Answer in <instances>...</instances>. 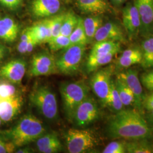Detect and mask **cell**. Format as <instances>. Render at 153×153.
I'll use <instances>...</instances> for the list:
<instances>
[{"mask_svg":"<svg viewBox=\"0 0 153 153\" xmlns=\"http://www.w3.org/2000/svg\"><path fill=\"white\" fill-rule=\"evenodd\" d=\"M107 133L112 139H150L152 128L137 109H122L109 120Z\"/></svg>","mask_w":153,"mask_h":153,"instance_id":"6da1fadb","label":"cell"},{"mask_svg":"<svg viewBox=\"0 0 153 153\" xmlns=\"http://www.w3.org/2000/svg\"><path fill=\"white\" fill-rule=\"evenodd\" d=\"M45 132L43 123L34 115L28 114L24 115L6 134L16 147H22L36 141Z\"/></svg>","mask_w":153,"mask_h":153,"instance_id":"7a4b0ae2","label":"cell"},{"mask_svg":"<svg viewBox=\"0 0 153 153\" xmlns=\"http://www.w3.org/2000/svg\"><path fill=\"white\" fill-rule=\"evenodd\" d=\"M89 88L83 81L65 82L61 84L60 93L67 119L73 121L78 105L88 97Z\"/></svg>","mask_w":153,"mask_h":153,"instance_id":"3957f363","label":"cell"},{"mask_svg":"<svg viewBox=\"0 0 153 153\" xmlns=\"http://www.w3.org/2000/svg\"><path fill=\"white\" fill-rule=\"evenodd\" d=\"M29 99L45 118L49 120H53L57 118V99L54 93L48 86L40 85L33 88L29 95Z\"/></svg>","mask_w":153,"mask_h":153,"instance_id":"277c9868","label":"cell"},{"mask_svg":"<svg viewBox=\"0 0 153 153\" xmlns=\"http://www.w3.org/2000/svg\"><path fill=\"white\" fill-rule=\"evenodd\" d=\"M65 141L67 149L70 153L86 152L95 148L99 142L92 131L72 128L66 132Z\"/></svg>","mask_w":153,"mask_h":153,"instance_id":"5b68a950","label":"cell"},{"mask_svg":"<svg viewBox=\"0 0 153 153\" xmlns=\"http://www.w3.org/2000/svg\"><path fill=\"white\" fill-rule=\"evenodd\" d=\"M64 50L60 57L56 59L57 69L60 73L71 76L79 70L85 52L86 45H71Z\"/></svg>","mask_w":153,"mask_h":153,"instance_id":"8992f818","label":"cell"},{"mask_svg":"<svg viewBox=\"0 0 153 153\" xmlns=\"http://www.w3.org/2000/svg\"><path fill=\"white\" fill-rule=\"evenodd\" d=\"M115 69L114 66L109 65L98 70L94 74L90 80V86L93 93L103 105H105Z\"/></svg>","mask_w":153,"mask_h":153,"instance_id":"52a82bcc","label":"cell"},{"mask_svg":"<svg viewBox=\"0 0 153 153\" xmlns=\"http://www.w3.org/2000/svg\"><path fill=\"white\" fill-rule=\"evenodd\" d=\"M58 71L56 58L47 52H41L33 55L28 71L29 76H49Z\"/></svg>","mask_w":153,"mask_h":153,"instance_id":"ba28073f","label":"cell"},{"mask_svg":"<svg viewBox=\"0 0 153 153\" xmlns=\"http://www.w3.org/2000/svg\"><path fill=\"white\" fill-rule=\"evenodd\" d=\"M100 110L97 102L91 97L85 99L76 108L73 121L79 127H85L98 120Z\"/></svg>","mask_w":153,"mask_h":153,"instance_id":"9c48e42d","label":"cell"},{"mask_svg":"<svg viewBox=\"0 0 153 153\" xmlns=\"http://www.w3.org/2000/svg\"><path fill=\"white\" fill-rule=\"evenodd\" d=\"M117 78H119L131 90L134 97V104L136 108L141 110L145 99L143 94L142 84L138 76V72L136 69L128 68L120 71Z\"/></svg>","mask_w":153,"mask_h":153,"instance_id":"30bf717a","label":"cell"},{"mask_svg":"<svg viewBox=\"0 0 153 153\" xmlns=\"http://www.w3.org/2000/svg\"><path fill=\"white\" fill-rule=\"evenodd\" d=\"M122 18L123 26L128 38L130 40L136 38L141 32V21L134 4L129 3L123 8Z\"/></svg>","mask_w":153,"mask_h":153,"instance_id":"8fae6325","label":"cell"},{"mask_svg":"<svg viewBox=\"0 0 153 153\" xmlns=\"http://www.w3.org/2000/svg\"><path fill=\"white\" fill-rule=\"evenodd\" d=\"M27 63L22 59H14L0 67V76L14 84H20L25 75Z\"/></svg>","mask_w":153,"mask_h":153,"instance_id":"7c38bea8","label":"cell"},{"mask_svg":"<svg viewBox=\"0 0 153 153\" xmlns=\"http://www.w3.org/2000/svg\"><path fill=\"white\" fill-rule=\"evenodd\" d=\"M96 42L110 40L126 43V33L119 24L114 22H108L103 24L97 31L94 39Z\"/></svg>","mask_w":153,"mask_h":153,"instance_id":"4fadbf2b","label":"cell"},{"mask_svg":"<svg viewBox=\"0 0 153 153\" xmlns=\"http://www.w3.org/2000/svg\"><path fill=\"white\" fill-rule=\"evenodd\" d=\"M141 21L140 33L148 36L153 28V0H134Z\"/></svg>","mask_w":153,"mask_h":153,"instance_id":"5bb4252c","label":"cell"},{"mask_svg":"<svg viewBox=\"0 0 153 153\" xmlns=\"http://www.w3.org/2000/svg\"><path fill=\"white\" fill-rule=\"evenodd\" d=\"M23 104V99L19 94L0 100V119L4 122L12 120L21 111Z\"/></svg>","mask_w":153,"mask_h":153,"instance_id":"9a60e30c","label":"cell"},{"mask_svg":"<svg viewBox=\"0 0 153 153\" xmlns=\"http://www.w3.org/2000/svg\"><path fill=\"white\" fill-rule=\"evenodd\" d=\"M60 0H33L31 11L36 18H48L56 15L60 10Z\"/></svg>","mask_w":153,"mask_h":153,"instance_id":"2e32d148","label":"cell"},{"mask_svg":"<svg viewBox=\"0 0 153 153\" xmlns=\"http://www.w3.org/2000/svg\"><path fill=\"white\" fill-rule=\"evenodd\" d=\"M76 4L82 13L90 16H102L111 10L107 0H76Z\"/></svg>","mask_w":153,"mask_h":153,"instance_id":"e0dca14e","label":"cell"},{"mask_svg":"<svg viewBox=\"0 0 153 153\" xmlns=\"http://www.w3.org/2000/svg\"><path fill=\"white\" fill-rule=\"evenodd\" d=\"M19 31V25L13 18L5 16L0 19V39L12 43L17 38Z\"/></svg>","mask_w":153,"mask_h":153,"instance_id":"ac0fdd59","label":"cell"},{"mask_svg":"<svg viewBox=\"0 0 153 153\" xmlns=\"http://www.w3.org/2000/svg\"><path fill=\"white\" fill-rule=\"evenodd\" d=\"M36 142V147L40 153H58L62 149L59 138L53 133H44Z\"/></svg>","mask_w":153,"mask_h":153,"instance_id":"d6986e66","label":"cell"},{"mask_svg":"<svg viewBox=\"0 0 153 153\" xmlns=\"http://www.w3.org/2000/svg\"><path fill=\"white\" fill-rule=\"evenodd\" d=\"M121 51L120 42L105 40L97 42L94 45L89 57H99L112 53H118Z\"/></svg>","mask_w":153,"mask_h":153,"instance_id":"ffe728a7","label":"cell"},{"mask_svg":"<svg viewBox=\"0 0 153 153\" xmlns=\"http://www.w3.org/2000/svg\"><path fill=\"white\" fill-rule=\"evenodd\" d=\"M29 29L32 37L38 44L47 43L52 38L51 30L47 19L34 24Z\"/></svg>","mask_w":153,"mask_h":153,"instance_id":"44dd1931","label":"cell"},{"mask_svg":"<svg viewBox=\"0 0 153 153\" xmlns=\"http://www.w3.org/2000/svg\"><path fill=\"white\" fill-rule=\"evenodd\" d=\"M126 153H153V143L148 138L126 142Z\"/></svg>","mask_w":153,"mask_h":153,"instance_id":"7402d4cb","label":"cell"},{"mask_svg":"<svg viewBox=\"0 0 153 153\" xmlns=\"http://www.w3.org/2000/svg\"><path fill=\"white\" fill-rule=\"evenodd\" d=\"M102 16H90L83 19V24L88 43L94 39L95 35L103 24Z\"/></svg>","mask_w":153,"mask_h":153,"instance_id":"603a6c76","label":"cell"},{"mask_svg":"<svg viewBox=\"0 0 153 153\" xmlns=\"http://www.w3.org/2000/svg\"><path fill=\"white\" fill-rule=\"evenodd\" d=\"M141 65L144 68H153V36L150 35L142 42Z\"/></svg>","mask_w":153,"mask_h":153,"instance_id":"cb8c5ba5","label":"cell"},{"mask_svg":"<svg viewBox=\"0 0 153 153\" xmlns=\"http://www.w3.org/2000/svg\"><path fill=\"white\" fill-rule=\"evenodd\" d=\"M105 105L108 106L111 111L115 113L120 111L124 107L116 87L115 81L113 79L112 80L109 93L106 99Z\"/></svg>","mask_w":153,"mask_h":153,"instance_id":"d4e9b609","label":"cell"},{"mask_svg":"<svg viewBox=\"0 0 153 153\" xmlns=\"http://www.w3.org/2000/svg\"><path fill=\"white\" fill-rule=\"evenodd\" d=\"M117 53H112L99 57H89L86 63V70L88 73L95 71L103 66L109 64Z\"/></svg>","mask_w":153,"mask_h":153,"instance_id":"484cf974","label":"cell"},{"mask_svg":"<svg viewBox=\"0 0 153 153\" xmlns=\"http://www.w3.org/2000/svg\"><path fill=\"white\" fill-rule=\"evenodd\" d=\"M69 38L71 41V45L76 44L86 45V44L88 43V38L86 36L83 24V19L79 17L76 27L73 31Z\"/></svg>","mask_w":153,"mask_h":153,"instance_id":"4316f807","label":"cell"},{"mask_svg":"<svg viewBox=\"0 0 153 153\" xmlns=\"http://www.w3.org/2000/svg\"><path fill=\"white\" fill-rule=\"evenodd\" d=\"M115 82L116 87L124 106H129L134 104L135 99L134 95L124 82L118 78H116Z\"/></svg>","mask_w":153,"mask_h":153,"instance_id":"83f0119b","label":"cell"},{"mask_svg":"<svg viewBox=\"0 0 153 153\" xmlns=\"http://www.w3.org/2000/svg\"><path fill=\"white\" fill-rule=\"evenodd\" d=\"M78 19L79 17L71 11L65 14L64 20L61 28L60 34L69 37L73 31L76 27Z\"/></svg>","mask_w":153,"mask_h":153,"instance_id":"f1b7e54d","label":"cell"},{"mask_svg":"<svg viewBox=\"0 0 153 153\" xmlns=\"http://www.w3.org/2000/svg\"><path fill=\"white\" fill-rule=\"evenodd\" d=\"M47 43L49 48L53 52L66 49L71 45L69 38L61 34L50 39Z\"/></svg>","mask_w":153,"mask_h":153,"instance_id":"f546056e","label":"cell"},{"mask_svg":"<svg viewBox=\"0 0 153 153\" xmlns=\"http://www.w3.org/2000/svg\"><path fill=\"white\" fill-rule=\"evenodd\" d=\"M142 60V54L133 56L121 55L117 60L116 68H117L119 70L128 69L131 66L141 64Z\"/></svg>","mask_w":153,"mask_h":153,"instance_id":"4dcf8cb0","label":"cell"},{"mask_svg":"<svg viewBox=\"0 0 153 153\" xmlns=\"http://www.w3.org/2000/svg\"><path fill=\"white\" fill-rule=\"evenodd\" d=\"M65 14H62L57 16H51L47 19L51 30L52 38L60 34L61 28L64 20Z\"/></svg>","mask_w":153,"mask_h":153,"instance_id":"1f68e13d","label":"cell"},{"mask_svg":"<svg viewBox=\"0 0 153 153\" xmlns=\"http://www.w3.org/2000/svg\"><path fill=\"white\" fill-rule=\"evenodd\" d=\"M16 88L8 82H0V100L10 98L17 95Z\"/></svg>","mask_w":153,"mask_h":153,"instance_id":"d6a6232c","label":"cell"},{"mask_svg":"<svg viewBox=\"0 0 153 153\" xmlns=\"http://www.w3.org/2000/svg\"><path fill=\"white\" fill-rule=\"evenodd\" d=\"M103 153H126V141L124 140L110 142L103 150Z\"/></svg>","mask_w":153,"mask_h":153,"instance_id":"836d02e7","label":"cell"},{"mask_svg":"<svg viewBox=\"0 0 153 153\" xmlns=\"http://www.w3.org/2000/svg\"><path fill=\"white\" fill-rule=\"evenodd\" d=\"M142 86L153 93V69L143 73L140 76Z\"/></svg>","mask_w":153,"mask_h":153,"instance_id":"e575fe53","label":"cell"},{"mask_svg":"<svg viewBox=\"0 0 153 153\" xmlns=\"http://www.w3.org/2000/svg\"><path fill=\"white\" fill-rule=\"evenodd\" d=\"M22 0H0V3L11 10L18 8L22 3Z\"/></svg>","mask_w":153,"mask_h":153,"instance_id":"d590c367","label":"cell"},{"mask_svg":"<svg viewBox=\"0 0 153 153\" xmlns=\"http://www.w3.org/2000/svg\"><path fill=\"white\" fill-rule=\"evenodd\" d=\"M142 107L149 112L153 110V98L150 95L145 97L142 103Z\"/></svg>","mask_w":153,"mask_h":153,"instance_id":"8d00e7d4","label":"cell"},{"mask_svg":"<svg viewBox=\"0 0 153 153\" xmlns=\"http://www.w3.org/2000/svg\"><path fill=\"white\" fill-rule=\"evenodd\" d=\"M28 42L20 41L19 42V43L17 45V51L19 53L21 54L27 53V45Z\"/></svg>","mask_w":153,"mask_h":153,"instance_id":"74e56055","label":"cell"},{"mask_svg":"<svg viewBox=\"0 0 153 153\" xmlns=\"http://www.w3.org/2000/svg\"><path fill=\"white\" fill-rule=\"evenodd\" d=\"M38 44L36 42V41L33 38V37L30 39L28 42L27 45V53H30L32 52L33 50Z\"/></svg>","mask_w":153,"mask_h":153,"instance_id":"f35d334b","label":"cell"},{"mask_svg":"<svg viewBox=\"0 0 153 153\" xmlns=\"http://www.w3.org/2000/svg\"><path fill=\"white\" fill-rule=\"evenodd\" d=\"M16 147V146L14 145V143L11 141L6 143V149L7 153H13Z\"/></svg>","mask_w":153,"mask_h":153,"instance_id":"ab89813d","label":"cell"},{"mask_svg":"<svg viewBox=\"0 0 153 153\" xmlns=\"http://www.w3.org/2000/svg\"><path fill=\"white\" fill-rule=\"evenodd\" d=\"M6 50L5 47L3 45L0 44V61L4 58L6 55Z\"/></svg>","mask_w":153,"mask_h":153,"instance_id":"60d3db41","label":"cell"},{"mask_svg":"<svg viewBox=\"0 0 153 153\" xmlns=\"http://www.w3.org/2000/svg\"><path fill=\"white\" fill-rule=\"evenodd\" d=\"M6 143L3 141L1 137H0V153H6Z\"/></svg>","mask_w":153,"mask_h":153,"instance_id":"b9f144b4","label":"cell"},{"mask_svg":"<svg viewBox=\"0 0 153 153\" xmlns=\"http://www.w3.org/2000/svg\"><path fill=\"white\" fill-rule=\"evenodd\" d=\"M111 1L116 6L122 5L126 1V0H111Z\"/></svg>","mask_w":153,"mask_h":153,"instance_id":"7bdbcfd3","label":"cell"},{"mask_svg":"<svg viewBox=\"0 0 153 153\" xmlns=\"http://www.w3.org/2000/svg\"><path fill=\"white\" fill-rule=\"evenodd\" d=\"M31 150L30 148H25L18 150L16 152L17 153H31Z\"/></svg>","mask_w":153,"mask_h":153,"instance_id":"ee69618b","label":"cell"},{"mask_svg":"<svg viewBox=\"0 0 153 153\" xmlns=\"http://www.w3.org/2000/svg\"><path fill=\"white\" fill-rule=\"evenodd\" d=\"M148 120L149 119H153V110L151 111H149V114L148 115Z\"/></svg>","mask_w":153,"mask_h":153,"instance_id":"f6af8a7d","label":"cell"},{"mask_svg":"<svg viewBox=\"0 0 153 153\" xmlns=\"http://www.w3.org/2000/svg\"><path fill=\"white\" fill-rule=\"evenodd\" d=\"M149 122H150L152 124H153V119H149Z\"/></svg>","mask_w":153,"mask_h":153,"instance_id":"bcb514c9","label":"cell"},{"mask_svg":"<svg viewBox=\"0 0 153 153\" xmlns=\"http://www.w3.org/2000/svg\"><path fill=\"white\" fill-rule=\"evenodd\" d=\"M150 95V96H151V97H152L153 98V93H152Z\"/></svg>","mask_w":153,"mask_h":153,"instance_id":"7dc6e473","label":"cell"},{"mask_svg":"<svg viewBox=\"0 0 153 153\" xmlns=\"http://www.w3.org/2000/svg\"><path fill=\"white\" fill-rule=\"evenodd\" d=\"M1 124H2V120L0 119V126L1 125Z\"/></svg>","mask_w":153,"mask_h":153,"instance_id":"c3c4849f","label":"cell"},{"mask_svg":"<svg viewBox=\"0 0 153 153\" xmlns=\"http://www.w3.org/2000/svg\"><path fill=\"white\" fill-rule=\"evenodd\" d=\"M152 35L153 36V31H152Z\"/></svg>","mask_w":153,"mask_h":153,"instance_id":"681fc988","label":"cell"}]
</instances>
